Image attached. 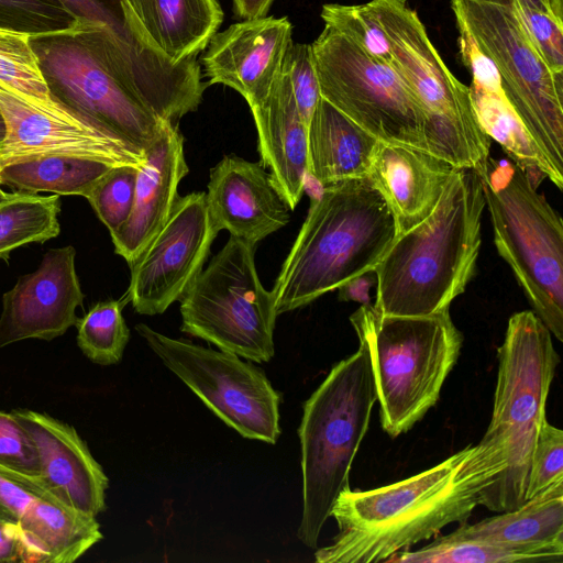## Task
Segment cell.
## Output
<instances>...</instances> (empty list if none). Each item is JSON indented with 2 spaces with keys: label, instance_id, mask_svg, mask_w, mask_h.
Masks as SVG:
<instances>
[{
  "label": "cell",
  "instance_id": "52a82bcc",
  "mask_svg": "<svg viewBox=\"0 0 563 563\" xmlns=\"http://www.w3.org/2000/svg\"><path fill=\"white\" fill-rule=\"evenodd\" d=\"M368 10L386 34L393 66L420 102L429 153L456 168L481 170L492 139L481 126L470 95L433 46L406 0H369Z\"/></svg>",
  "mask_w": 563,
  "mask_h": 563
},
{
  "label": "cell",
  "instance_id": "d590c367",
  "mask_svg": "<svg viewBox=\"0 0 563 563\" xmlns=\"http://www.w3.org/2000/svg\"><path fill=\"white\" fill-rule=\"evenodd\" d=\"M511 4L547 65L563 74V21L531 0H512Z\"/></svg>",
  "mask_w": 563,
  "mask_h": 563
},
{
  "label": "cell",
  "instance_id": "484cf974",
  "mask_svg": "<svg viewBox=\"0 0 563 563\" xmlns=\"http://www.w3.org/2000/svg\"><path fill=\"white\" fill-rule=\"evenodd\" d=\"M33 563H71L102 540L96 517L67 507L46 490L20 521Z\"/></svg>",
  "mask_w": 563,
  "mask_h": 563
},
{
  "label": "cell",
  "instance_id": "f6af8a7d",
  "mask_svg": "<svg viewBox=\"0 0 563 563\" xmlns=\"http://www.w3.org/2000/svg\"><path fill=\"white\" fill-rule=\"evenodd\" d=\"M550 4L555 16L563 21V0H550Z\"/></svg>",
  "mask_w": 563,
  "mask_h": 563
},
{
  "label": "cell",
  "instance_id": "1f68e13d",
  "mask_svg": "<svg viewBox=\"0 0 563 563\" xmlns=\"http://www.w3.org/2000/svg\"><path fill=\"white\" fill-rule=\"evenodd\" d=\"M320 16L324 25L352 41L371 57L393 64L389 41L366 3H325Z\"/></svg>",
  "mask_w": 563,
  "mask_h": 563
},
{
  "label": "cell",
  "instance_id": "ee69618b",
  "mask_svg": "<svg viewBox=\"0 0 563 563\" xmlns=\"http://www.w3.org/2000/svg\"><path fill=\"white\" fill-rule=\"evenodd\" d=\"M462 1V0H461ZM466 1H474V2H485V3H494V4H511L512 0H466ZM537 7H539L542 10L552 12L550 0H531ZM555 15V14H554Z\"/></svg>",
  "mask_w": 563,
  "mask_h": 563
},
{
  "label": "cell",
  "instance_id": "4fadbf2b",
  "mask_svg": "<svg viewBox=\"0 0 563 563\" xmlns=\"http://www.w3.org/2000/svg\"><path fill=\"white\" fill-rule=\"evenodd\" d=\"M0 111L5 124L0 166L48 154L90 157L113 165L140 166L144 159L143 152L53 97L35 99L0 82Z\"/></svg>",
  "mask_w": 563,
  "mask_h": 563
},
{
  "label": "cell",
  "instance_id": "5b68a950",
  "mask_svg": "<svg viewBox=\"0 0 563 563\" xmlns=\"http://www.w3.org/2000/svg\"><path fill=\"white\" fill-rule=\"evenodd\" d=\"M350 321L371 355L382 428L396 438L437 404L463 336L449 310L402 317L380 314L373 305H361Z\"/></svg>",
  "mask_w": 563,
  "mask_h": 563
},
{
  "label": "cell",
  "instance_id": "2e32d148",
  "mask_svg": "<svg viewBox=\"0 0 563 563\" xmlns=\"http://www.w3.org/2000/svg\"><path fill=\"white\" fill-rule=\"evenodd\" d=\"M292 42L286 16L240 20L218 31L205 48L200 66L207 85L227 86L252 107L272 90Z\"/></svg>",
  "mask_w": 563,
  "mask_h": 563
},
{
  "label": "cell",
  "instance_id": "5bb4252c",
  "mask_svg": "<svg viewBox=\"0 0 563 563\" xmlns=\"http://www.w3.org/2000/svg\"><path fill=\"white\" fill-rule=\"evenodd\" d=\"M217 235L209 219L206 192L178 196L165 224L130 265L125 297L134 310L140 314H161L180 300L202 271Z\"/></svg>",
  "mask_w": 563,
  "mask_h": 563
},
{
  "label": "cell",
  "instance_id": "277c9868",
  "mask_svg": "<svg viewBox=\"0 0 563 563\" xmlns=\"http://www.w3.org/2000/svg\"><path fill=\"white\" fill-rule=\"evenodd\" d=\"M377 391L371 355L358 340L354 354L336 363L303 404L298 429L302 515L298 539L318 545L339 496L350 489V472L367 432Z\"/></svg>",
  "mask_w": 563,
  "mask_h": 563
},
{
  "label": "cell",
  "instance_id": "83f0119b",
  "mask_svg": "<svg viewBox=\"0 0 563 563\" xmlns=\"http://www.w3.org/2000/svg\"><path fill=\"white\" fill-rule=\"evenodd\" d=\"M60 201L57 195L9 192L0 201V258L19 246L58 235Z\"/></svg>",
  "mask_w": 563,
  "mask_h": 563
},
{
  "label": "cell",
  "instance_id": "ab89813d",
  "mask_svg": "<svg viewBox=\"0 0 563 563\" xmlns=\"http://www.w3.org/2000/svg\"><path fill=\"white\" fill-rule=\"evenodd\" d=\"M44 490L37 478H15L0 471V521L20 523L33 499Z\"/></svg>",
  "mask_w": 563,
  "mask_h": 563
},
{
  "label": "cell",
  "instance_id": "cb8c5ba5",
  "mask_svg": "<svg viewBox=\"0 0 563 563\" xmlns=\"http://www.w3.org/2000/svg\"><path fill=\"white\" fill-rule=\"evenodd\" d=\"M153 46L173 64L197 58L224 18L218 0H124Z\"/></svg>",
  "mask_w": 563,
  "mask_h": 563
},
{
  "label": "cell",
  "instance_id": "b9f144b4",
  "mask_svg": "<svg viewBox=\"0 0 563 563\" xmlns=\"http://www.w3.org/2000/svg\"><path fill=\"white\" fill-rule=\"evenodd\" d=\"M376 285L374 272L353 277L342 284L338 290L340 301H356L361 305H371L369 289Z\"/></svg>",
  "mask_w": 563,
  "mask_h": 563
},
{
  "label": "cell",
  "instance_id": "4dcf8cb0",
  "mask_svg": "<svg viewBox=\"0 0 563 563\" xmlns=\"http://www.w3.org/2000/svg\"><path fill=\"white\" fill-rule=\"evenodd\" d=\"M0 82L35 99H52L30 34L0 27Z\"/></svg>",
  "mask_w": 563,
  "mask_h": 563
},
{
  "label": "cell",
  "instance_id": "bcb514c9",
  "mask_svg": "<svg viewBox=\"0 0 563 563\" xmlns=\"http://www.w3.org/2000/svg\"><path fill=\"white\" fill-rule=\"evenodd\" d=\"M4 135H5V124H4L2 113L0 111V145L4 139Z\"/></svg>",
  "mask_w": 563,
  "mask_h": 563
},
{
  "label": "cell",
  "instance_id": "7402d4cb",
  "mask_svg": "<svg viewBox=\"0 0 563 563\" xmlns=\"http://www.w3.org/2000/svg\"><path fill=\"white\" fill-rule=\"evenodd\" d=\"M462 63L472 75L468 87L477 120L486 134L538 184L548 178L547 164L501 88L493 62L476 46L465 25L455 20Z\"/></svg>",
  "mask_w": 563,
  "mask_h": 563
},
{
  "label": "cell",
  "instance_id": "7bdbcfd3",
  "mask_svg": "<svg viewBox=\"0 0 563 563\" xmlns=\"http://www.w3.org/2000/svg\"><path fill=\"white\" fill-rule=\"evenodd\" d=\"M275 0H232V10L236 19L266 16Z\"/></svg>",
  "mask_w": 563,
  "mask_h": 563
},
{
  "label": "cell",
  "instance_id": "6da1fadb",
  "mask_svg": "<svg viewBox=\"0 0 563 563\" xmlns=\"http://www.w3.org/2000/svg\"><path fill=\"white\" fill-rule=\"evenodd\" d=\"M505 466L503 445L483 437L409 478L371 490L350 488L331 511L339 532L316 551L314 561L386 562L445 526L467 521Z\"/></svg>",
  "mask_w": 563,
  "mask_h": 563
},
{
  "label": "cell",
  "instance_id": "f546056e",
  "mask_svg": "<svg viewBox=\"0 0 563 563\" xmlns=\"http://www.w3.org/2000/svg\"><path fill=\"white\" fill-rule=\"evenodd\" d=\"M386 562L394 563H512L537 562L525 552L490 542L462 538L452 532L415 550L400 551Z\"/></svg>",
  "mask_w": 563,
  "mask_h": 563
},
{
  "label": "cell",
  "instance_id": "60d3db41",
  "mask_svg": "<svg viewBox=\"0 0 563 563\" xmlns=\"http://www.w3.org/2000/svg\"><path fill=\"white\" fill-rule=\"evenodd\" d=\"M0 562L33 563L19 523L0 521Z\"/></svg>",
  "mask_w": 563,
  "mask_h": 563
},
{
  "label": "cell",
  "instance_id": "8fae6325",
  "mask_svg": "<svg viewBox=\"0 0 563 563\" xmlns=\"http://www.w3.org/2000/svg\"><path fill=\"white\" fill-rule=\"evenodd\" d=\"M311 48L321 98L378 141L429 153L424 111L391 64L327 25Z\"/></svg>",
  "mask_w": 563,
  "mask_h": 563
},
{
  "label": "cell",
  "instance_id": "9a60e30c",
  "mask_svg": "<svg viewBox=\"0 0 563 563\" xmlns=\"http://www.w3.org/2000/svg\"><path fill=\"white\" fill-rule=\"evenodd\" d=\"M76 251L48 250L38 268L21 276L2 297L0 347L27 339L51 341L75 325L85 298L75 267Z\"/></svg>",
  "mask_w": 563,
  "mask_h": 563
},
{
  "label": "cell",
  "instance_id": "30bf717a",
  "mask_svg": "<svg viewBox=\"0 0 563 563\" xmlns=\"http://www.w3.org/2000/svg\"><path fill=\"white\" fill-rule=\"evenodd\" d=\"M481 181L498 254L510 266L533 312L562 342V218L537 190L534 179L518 166L499 187Z\"/></svg>",
  "mask_w": 563,
  "mask_h": 563
},
{
  "label": "cell",
  "instance_id": "3957f363",
  "mask_svg": "<svg viewBox=\"0 0 563 563\" xmlns=\"http://www.w3.org/2000/svg\"><path fill=\"white\" fill-rule=\"evenodd\" d=\"M395 238L390 209L367 177L322 187L271 290L277 314L374 272Z\"/></svg>",
  "mask_w": 563,
  "mask_h": 563
},
{
  "label": "cell",
  "instance_id": "7c38bea8",
  "mask_svg": "<svg viewBox=\"0 0 563 563\" xmlns=\"http://www.w3.org/2000/svg\"><path fill=\"white\" fill-rule=\"evenodd\" d=\"M135 330L224 423L246 439L277 442L280 396L261 368L236 354L169 338L144 323Z\"/></svg>",
  "mask_w": 563,
  "mask_h": 563
},
{
  "label": "cell",
  "instance_id": "8992f818",
  "mask_svg": "<svg viewBox=\"0 0 563 563\" xmlns=\"http://www.w3.org/2000/svg\"><path fill=\"white\" fill-rule=\"evenodd\" d=\"M560 356L551 332L530 310L512 314L498 347L492 419L484 434L504 448L506 466L488 486L481 505L495 512L518 508L526 489L534 444Z\"/></svg>",
  "mask_w": 563,
  "mask_h": 563
},
{
  "label": "cell",
  "instance_id": "4316f807",
  "mask_svg": "<svg viewBox=\"0 0 563 563\" xmlns=\"http://www.w3.org/2000/svg\"><path fill=\"white\" fill-rule=\"evenodd\" d=\"M113 164L96 158L48 154L0 166V185L18 191L86 197Z\"/></svg>",
  "mask_w": 563,
  "mask_h": 563
},
{
  "label": "cell",
  "instance_id": "8d00e7d4",
  "mask_svg": "<svg viewBox=\"0 0 563 563\" xmlns=\"http://www.w3.org/2000/svg\"><path fill=\"white\" fill-rule=\"evenodd\" d=\"M0 471L15 478L40 476L36 448L12 411L0 410Z\"/></svg>",
  "mask_w": 563,
  "mask_h": 563
},
{
  "label": "cell",
  "instance_id": "f35d334b",
  "mask_svg": "<svg viewBox=\"0 0 563 563\" xmlns=\"http://www.w3.org/2000/svg\"><path fill=\"white\" fill-rule=\"evenodd\" d=\"M283 69L289 79L298 111L308 126L321 98L311 44L292 42L286 53Z\"/></svg>",
  "mask_w": 563,
  "mask_h": 563
},
{
  "label": "cell",
  "instance_id": "ffe728a7",
  "mask_svg": "<svg viewBox=\"0 0 563 563\" xmlns=\"http://www.w3.org/2000/svg\"><path fill=\"white\" fill-rule=\"evenodd\" d=\"M459 169L427 152L379 143L367 178L390 209L396 238L433 212Z\"/></svg>",
  "mask_w": 563,
  "mask_h": 563
},
{
  "label": "cell",
  "instance_id": "f1b7e54d",
  "mask_svg": "<svg viewBox=\"0 0 563 563\" xmlns=\"http://www.w3.org/2000/svg\"><path fill=\"white\" fill-rule=\"evenodd\" d=\"M126 297L99 301L78 318L77 345L92 363L118 364L130 339V330L122 316Z\"/></svg>",
  "mask_w": 563,
  "mask_h": 563
},
{
  "label": "cell",
  "instance_id": "e575fe53",
  "mask_svg": "<svg viewBox=\"0 0 563 563\" xmlns=\"http://www.w3.org/2000/svg\"><path fill=\"white\" fill-rule=\"evenodd\" d=\"M76 20L100 23L135 47L156 51L124 0H58ZM163 55V54H162Z\"/></svg>",
  "mask_w": 563,
  "mask_h": 563
},
{
  "label": "cell",
  "instance_id": "d6a6232c",
  "mask_svg": "<svg viewBox=\"0 0 563 563\" xmlns=\"http://www.w3.org/2000/svg\"><path fill=\"white\" fill-rule=\"evenodd\" d=\"M139 166L115 165L101 176L86 195L97 217L115 232L129 218L135 192Z\"/></svg>",
  "mask_w": 563,
  "mask_h": 563
},
{
  "label": "cell",
  "instance_id": "9c48e42d",
  "mask_svg": "<svg viewBox=\"0 0 563 563\" xmlns=\"http://www.w3.org/2000/svg\"><path fill=\"white\" fill-rule=\"evenodd\" d=\"M254 249L230 235L180 298V314L183 332L261 363L274 356L278 314L257 275Z\"/></svg>",
  "mask_w": 563,
  "mask_h": 563
},
{
  "label": "cell",
  "instance_id": "ac0fdd59",
  "mask_svg": "<svg viewBox=\"0 0 563 563\" xmlns=\"http://www.w3.org/2000/svg\"><path fill=\"white\" fill-rule=\"evenodd\" d=\"M213 230L252 245L288 224L290 209L261 162L224 156L210 169L206 192Z\"/></svg>",
  "mask_w": 563,
  "mask_h": 563
},
{
  "label": "cell",
  "instance_id": "44dd1931",
  "mask_svg": "<svg viewBox=\"0 0 563 563\" xmlns=\"http://www.w3.org/2000/svg\"><path fill=\"white\" fill-rule=\"evenodd\" d=\"M257 132L261 163L273 186L295 210L308 178V126L296 106L289 79L282 71L269 93L250 107Z\"/></svg>",
  "mask_w": 563,
  "mask_h": 563
},
{
  "label": "cell",
  "instance_id": "ba28073f",
  "mask_svg": "<svg viewBox=\"0 0 563 563\" xmlns=\"http://www.w3.org/2000/svg\"><path fill=\"white\" fill-rule=\"evenodd\" d=\"M455 19L493 62L506 99L539 148L548 179L563 189V74L530 40L512 4L451 0Z\"/></svg>",
  "mask_w": 563,
  "mask_h": 563
},
{
  "label": "cell",
  "instance_id": "7dc6e473",
  "mask_svg": "<svg viewBox=\"0 0 563 563\" xmlns=\"http://www.w3.org/2000/svg\"><path fill=\"white\" fill-rule=\"evenodd\" d=\"M9 192H5L1 189V185H0V201L3 200L7 196H8Z\"/></svg>",
  "mask_w": 563,
  "mask_h": 563
},
{
  "label": "cell",
  "instance_id": "836d02e7",
  "mask_svg": "<svg viewBox=\"0 0 563 563\" xmlns=\"http://www.w3.org/2000/svg\"><path fill=\"white\" fill-rule=\"evenodd\" d=\"M76 21L58 0H0V27L35 35L69 29Z\"/></svg>",
  "mask_w": 563,
  "mask_h": 563
},
{
  "label": "cell",
  "instance_id": "603a6c76",
  "mask_svg": "<svg viewBox=\"0 0 563 563\" xmlns=\"http://www.w3.org/2000/svg\"><path fill=\"white\" fill-rule=\"evenodd\" d=\"M453 534L532 555L537 562H563V479L518 508L475 523H459Z\"/></svg>",
  "mask_w": 563,
  "mask_h": 563
},
{
  "label": "cell",
  "instance_id": "e0dca14e",
  "mask_svg": "<svg viewBox=\"0 0 563 563\" xmlns=\"http://www.w3.org/2000/svg\"><path fill=\"white\" fill-rule=\"evenodd\" d=\"M12 412L36 448L41 486L79 512L97 517L104 511L109 479L76 429L47 413Z\"/></svg>",
  "mask_w": 563,
  "mask_h": 563
},
{
  "label": "cell",
  "instance_id": "d6986e66",
  "mask_svg": "<svg viewBox=\"0 0 563 563\" xmlns=\"http://www.w3.org/2000/svg\"><path fill=\"white\" fill-rule=\"evenodd\" d=\"M189 173L178 124L166 122L161 135L144 151L134 201L128 220L113 233L114 252L131 265L167 221L178 198L177 188Z\"/></svg>",
  "mask_w": 563,
  "mask_h": 563
},
{
  "label": "cell",
  "instance_id": "74e56055",
  "mask_svg": "<svg viewBox=\"0 0 563 563\" xmlns=\"http://www.w3.org/2000/svg\"><path fill=\"white\" fill-rule=\"evenodd\" d=\"M563 479V431L547 419L539 431L528 474L526 500Z\"/></svg>",
  "mask_w": 563,
  "mask_h": 563
},
{
  "label": "cell",
  "instance_id": "d4e9b609",
  "mask_svg": "<svg viewBox=\"0 0 563 563\" xmlns=\"http://www.w3.org/2000/svg\"><path fill=\"white\" fill-rule=\"evenodd\" d=\"M379 143L320 98L308 124V176L321 187L365 178Z\"/></svg>",
  "mask_w": 563,
  "mask_h": 563
},
{
  "label": "cell",
  "instance_id": "7a4b0ae2",
  "mask_svg": "<svg viewBox=\"0 0 563 563\" xmlns=\"http://www.w3.org/2000/svg\"><path fill=\"white\" fill-rule=\"evenodd\" d=\"M485 197L474 169H459L433 212L397 236L374 269L373 308L420 317L449 310L475 273Z\"/></svg>",
  "mask_w": 563,
  "mask_h": 563
}]
</instances>
